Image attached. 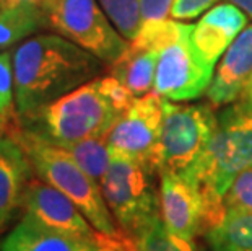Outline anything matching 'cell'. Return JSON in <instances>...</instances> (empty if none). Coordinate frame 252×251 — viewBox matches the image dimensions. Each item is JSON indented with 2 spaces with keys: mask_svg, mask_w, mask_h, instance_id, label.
<instances>
[{
  "mask_svg": "<svg viewBox=\"0 0 252 251\" xmlns=\"http://www.w3.org/2000/svg\"><path fill=\"white\" fill-rule=\"evenodd\" d=\"M252 167V100L241 98L217 114V124L194 175L213 209L223 212L231 181Z\"/></svg>",
  "mask_w": 252,
  "mask_h": 251,
  "instance_id": "277c9868",
  "label": "cell"
},
{
  "mask_svg": "<svg viewBox=\"0 0 252 251\" xmlns=\"http://www.w3.org/2000/svg\"><path fill=\"white\" fill-rule=\"evenodd\" d=\"M0 122L5 129L18 124L15 106L13 51H0Z\"/></svg>",
  "mask_w": 252,
  "mask_h": 251,
  "instance_id": "44dd1931",
  "label": "cell"
},
{
  "mask_svg": "<svg viewBox=\"0 0 252 251\" xmlns=\"http://www.w3.org/2000/svg\"><path fill=\"white\" fill-rule=\"evenodd\" d=\"M0 129H3V126H0Z\"/></svg>",
  "mask_w": 252,
  "mask_h": 251,
  "instance_id": "f546056e",
  "label": "cell"
},
{
  "mask_svg": "<svg viewBox=\"0 0 252 251\" xmlns=\"http://www.w3.org/2000/svg\"><path fill=\"white\" fill-rule=\"evenodd\" d=\"M163 122L155 153V170L161 173H194L217 124L208 105L163 101Z\"/></svg>",
  "mask_w": 252,
  "mask_h": 251,
  "instance_id": "8992f818",
  "label": "cell"
},
{
  "mask_svg": "<svg viewBox=\"0 0 252 251\" xmlns=\"http://www.w3.org/2000/svg\"><path fill=\"white\" fill-rule=\"evenodd\" d=\"M128 250H130V248H128Z\"/></svg>",
  "mask_w": 252,
  "mask_h": 251,
  "instance_id": "4dcf8cb0",
  "label": "cell"
},
{
  "mask_svg": "<svg viewBox=\"0 0 252 251\" xmlns=\"http://www.w3.org/2000/svg\"><path fill=\"white\" fill-rule=\"evenodd\" d=\"M23 214H28L42 225L88 242H108V235L98 232L73 202L61 191L37 176L31 179L23 199Z\"/></svg>",
  "mask_w": 252,
  "mask_h": 251,
  "instance_id": "8fae6325",
  "label": "cell"
},
{
  "mask_svg": "<svg viewBox=\"0 0 252 251\" xmlns=\"http://www.w3.org/2000/svg\"><path fill=\"white\" fill-rule=\"evenodd\" d=\"M0 126H3V124H2V122H0ZM3 129H5V127H3Z\"/></svg>",
  "mask_w": 252,
  "mask_h": 251,
  "instance_id": "f1b7e54d",
  "label": "cell"
},
{
  "mask_svg": "<svg viewBox=\"0 0 252 251\" xmlns=\"http://www.w3.org/2000/svg\"><path fill=\"white\" fill-rule=\"evenodd\" d=\"M157 172L147 163L114 157L99 188L119 230L133 240L155 220L161 218L159 196L153 184Z\"/></svg>",
  "mask_w": 252,
  "mask_h": 251,
  "instance_id": "5b68a950",
  "label": "cell"
},
{
  "mask_svg": "<svg viewBox=\"0 0 252 251\" xmlns=\"http://www.w3.org/2000/svg\"><path fill=\"white\" fill-rule=\"evenodd\" d=\"M52 0H0V10L23 7V5H36V7H42L47 10Z\"/></svg>",
  "mask_w": 252,
  "mask_h": 251,
  "instance_id": "d4e9b609",
  "label": "cell"
},
{
  "mask_svg": "<svg viewBox=\"0 0 252 251\" xmlns=\"http://www.w3.org/2000/svg\"><path fill=\"white\" fill-rule=\"evenodd\" d=\"M137 251H198L195 242H186L171 233L161 218L155 220L132 240Z\"/></svg>",
  "mask_w": 252,
  "mask_h": 251,
  "instance_id": "ffe728a7",
  "label": "cell"
},
{
  "mask_svg": "<svg viewBox=\"0 0 252 251\" xmlns=\"http://www.w3.org/2000/svg\"><path fill=\"white\" fill-rule=\"evenodd\" d=\"M124 113L106 92L103 77H98L18 124L47 142L65 147L87 139L108 137Z\"/></svg>",
  "mask_w": 252,
  "mask_h": 251,
  "instance_id": "7a4b0ae2",
  "label": "cell"
},
{
  "mask_svg": "<svg viewBox=\"0 0 252 251\" xmlns=\"http://www.w3.org/2000/svg\"><path fill=\"white\" fill-rule=\"evenodd\" d=\"M36 176L28 155L7 129H0V233L8 232L23 215V199Z\"/></svg>",
  "mask_w": 252,
  "mask_h": 251,
  "instance_id": "4fadbf2b",
  "label": "cell"
},
{
  "mask_svg": "<svg viewBox=\"0 0 252 251\" xmlns=\"http://www.w3.org/2000/svg\"><path fill=\"white\" fill-rule=\"evenodd\" d=\"M163 101L164 98L155 92L133 100L106 137L114 157L132 158L155 168V153L164 113Z\"/></svg>",
  "mask_w": 252,
  "mask_h": 251,
  "instance_id": "30bf717a",
  "label": "cell"
},
{
  "mask_svg": "<svg viewBox=\"0 0 252 251\" xmlns=\"http://www.w3.org/2000/svg\"><path fill=\"white\" fill-rule=\"evenodd\" d=\"M231 3H234L236 7L241 8L246 15H249L252 18V0H229Z\"/></svg>",
  "mask_w": 252,
  "mask_h": 251,
  "instance_id": "484cf974",
  "label": "cell"
},
{
  "mask_svg": "<svg viewBox=\"0 0 252 251\" xmlns=\"http://www.w3.org/2000/svg\"><path fill=\"white\" fill-rule=\"evenodd\" d=\"M248 25L246 13L234 3H220L210 8L200 18V21L192 25V42L208 66L215 67L218 59L239 33Z\"/></svg>",
  "mask_w": 252,
  "mask_h": 251,
  "instance_id": "9a60e30c",
  "label": "cell"
},
{
  "mask_svg": "<svg viewBox=\"0 0 252 251\" xmlns=\"http://www.w3.org/2000/svg\"><path fill=\"white\" fill-rule=\"evenodd\" d=\"M128 251H137V248H135V243H132V247H130V250Z\"/></svg>",
  "mask_w": 252,
  "mask_h": 251,
  "instance_id": "83f0119b",
  "label": "cell"
},
{
  "mask_svg": "<svg viewBox=\"0 0 252 251\" xmlns=\"http://www.w3.org/2000/svg\"><path fill=\"white\" fill-rule=\"evenodd\" d=\"M159 209L166 228L186 242H195L215 220L200 183L190 173H161Z\"/></svg>",
  "mask_w": 252,
  "mask_h": 251,
  "instance_id": "9c48e42d",
  "label": "cell"
},
{
  "mask_svg": "<svg viewBox=\"0 0 252 251\" xmlns=\"http://www.w3.org/2000/svg\"><path fill=\"white\" fill-rule=\"evenodd\" d=\"M18 122L98 78L104 62L57 33H37L13 51Z\"/></svg>",
  "mask_w": 252,
  "mask_h": 251,
  "instance_id": "6da1fadb",
  "label": "cell"
},
{
  "mask_svg": "<svg viewBox=\"0 0 252 251\" xmlns=\"http://www.w3.org/2000/svg\"><path fill=\"white\" fill-rule=\"evenodd\" d=\"M215 67L208 66L192 42V25L158 52L153 92L169 101L195 100L210 88Z\"/></svg>",
  "mask_w": 252,
  "mask_h": 251,
  "instance_id": "ba28073f",
  "label": "cell"
},
{
  "mask_svg": "<svg viewBox=\"0 0 252 251\" xmlns=\"http://www.w3.org/2000/svg\"><path fill=\"white\" fill-rule=\"evenodd\" d=\"M62 148H65L75 162L80 165V168L98 184L112 162V153L109 150L106 137L87 139V141L75 142Z\"/></svg>",
  "mask_w": 252,
  "mask_h": 251,
  "instance_id": "d6986e66",
  "label": "cell"
},
{
  "mask_svg": "<svg viewBox=\"0 0 252 251\" xmlns=\"http://www.w3.org/2000/svg\"><path fill=\"white\" fill-rule=\"evenodd\" d=\"M205 235L213 251H252V214L226 209Z\"/></svg>",
  "mask_w": 252,
  "mask_h": 251,
  "instance_id": "ac0fdd59",
  "label": "cell"
},
{
  "mask_svg": "<svg viewBox=\"0 0 252 251\" xmlns=\"http://www.w3.org/2000/svg\"><path fill=\"white\" fill-rule=\"evenodd\" d=\"M252 75V25L246 26L213 72L208 101L213 106H228L243 97Z\"/></svg>",
  "mask_w": 252,
  "mask_h": 251,
  "instance_id": "5bb4252c",
  "label": "cell"
},
{
  "mask_svg": "<svg viewBox=\"0 0 252 251\" xmlns=\"http://www.w3.org/2000/svg\"><path fill=\"white\" fill-rule=\"evenodd\" d=\"M47 15L51 30L104 64L116 62L130 46L98 0H52Z\"/></svg>",
  "mask_w": 252,
  "mask_h": 251,
  "instance_id": "52a82bcc",
  "label": "cell"
},
{
  "mask_svg": "<svg viewBox=\"0 0 252 251\" xmlns=\"http://www.w3.org/2000/svg\"><path fill=\"white\" fill-rule=\"evenodd\" d=\"M132 243L127 237L108 242H88L52 230L28 214H23L5 233L0 242V251H128Z\"/></svg>",
  "mask_w": 252,
  "mask_h": 251,
  "instance_id": "7c38bea8",
  "label": "cell"
},
{
  "mask_svg": "<svg viewBox=\"0 0 252 251\" xmlns=\"http://www.w3.org/2000/svg\"><path fill=\"white\" fill-rule=\"evenodd\" d=\"M223 204L226 209L252 214V167L246 168L231 181L223 196Z\"/></svg>",
  "mask_w": 252,
  "mask_h": 251,
  "instance_id": "603a6c76",
  "label": "cell"
},
{
  "mask_svg": "<svg viewBox=\"0 0 252 251\" xmlns=\"http://www.w3.org/2000/svg\"><path fill=\"white\" fill-rule=\"evenodd\" d=\"M116 28L127 41H133L142 28L138 0H98Z\"/></svg>",
  "mask_w": 252,
  "mask_h": 251,
  "instance_id": "7402d4cb",
  "label": "cell"
},
{
  "mask_svg": "<svg viewBox=\"0 0 252 251\" xmlns=\"http://www.w3.org/2000/svg\"><path fill=\"white\" fill-rule=\"evenodd\" d=\"M241 98H246V100H252V75L249 78V82L248 85H246V88H244V93H243V97Z\"/></svg>",
  "mask_w": 252,
  "mask_h": 251,
  "instance_id": "4316f807",
  "label": "cell"
},
{
  "mask_svg": "<svg viewBox=\"0 0 252 251\" xmlns=\"http://www.w3.org/2000/svg\"><path fill=\"white\" fill-rule=\"evenodd\" d=\"M218 0H174L171 7L173 20H189L195 18L205 10H208Z\"/></svg>",
  "mask_w": 252,
  "mask_h": 251,
  "instance_id": "cb8c5ba5",
  "label": "cell"
},
{
  "mask_svg": "<svg viewBox=\"0 0 252 251\" xmlns=\"http://www.w3.org/2000/svg\"><path fill=\"white\" fill-rule=\"evenodd\" d=\"M28 155L36 176L65 194L88 218L96 230L111 238H124L106 204L96 181L80 168L65 148L47 142L20 124L7 129Z\"/></svg>",
  "mask_w": 252,
  "mask_h": 251,
  "instance_id": "3957f363",
  "label": "cell"
},
{
  "mask_svg": "<svg viewBox=\"0 0 252 251\" xmlns=\"http://www.w3.org/2000/svg\"><path fill=\"white\" fill-rule=\"evenodd\" d=\"M44 30H51L46 8L23 5L0 10V51L12 49Z\"/></svg>",
  "mask_w": 252,
  "mask_h": 251,
  "instance_id": "e0dca14e",
  "label": "cell"
},
{
  "mask_svg": "<svg viewBox=\"0 0 252 251\" xmlns=\"http://www.w3.org/2000/svg\"><path fill=\"white\" fill-rule=\"evenodd\" d=\"M157 62L158 51L145 49L130 42L124 54L111 64L109 75L119 80L133 97L138 98L153 92Z\"/></svg>",
  "mask_w": 252,
  "mask_h": 251,
  "instance_id": "2e32d148",
  "label": "cell"
}]
</instances>
